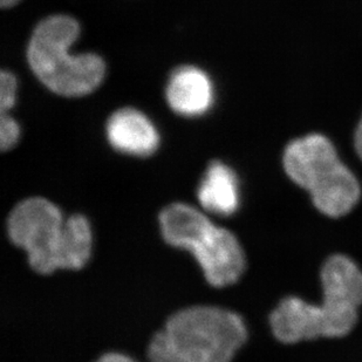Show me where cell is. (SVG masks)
Listing matches in <instances>:
<instances>
[{"label":"cell","mask_w":362,"mask_h":362,"mask_svg":"<svg viewBox=\"0 0 362 362\" xmlns=\"http://www.w3.org/2000/svg\"><path fill=\"white\" fill-rule=\"evenodd\" d=\"M320 278V304L288 297L272 312L271 327L279 341L339 338L352 331L362 305V271L349 257L335 255L325 262Z\"/></svg>","instance_id":"cell-1"},{"label":"cell","mask_w":362,"mask_h":362,"mask_svg":"<svg viewBox=\"0 0 362 362\" xmlns=\"http://www.w3.org/2000/svg\"><path fill=\"white\" fill-rule=\"evenodd\" d=\"M7 229L12 242L28 252L30 265L38 274L79 270L92 253V229L85 216L64 219L57 205L41 197L16 205Z\"/></svg>","instance_id":"cell-2"},{"label":"cell","mask_w":362,"mask_h":362,"mask_svg":"<svg viewBox=\"0 0 362 362\" xmlns=\"http://www.w3.org/2000/svg\"><path fill=\"white\" fill-rule=\"evenodd\" d=\"M245 324L224 308L196 306L173 315L149 346L151 362H231L245 342Z\"/></svg>","instance_id":"cell-3"},{"label":"cell","mask_w":362,"mask_h":362,"mask_svg":"<svg viewBox=\"0 0 362 362\" xmlns=\"http://www.w3.org/2000/svg\"><path fill=\"white\" fill-rule=\"evenodd\" d=\"M283 162L287 176L311 195L324 215L338 218L359 202V181L327 137L311 134L292 141L284 151Z\"/></svg>","instance_id":"cell-4"},{"label":"cell","mask_w":362,"mask_h":362,"mask_svg":"<svg viewBox=\"0 0 362 362\" xmlns=\"http://www.w3.org/2000/svg\"><path fill=\"white\" fill-rule=\"evenodd\" d=\"M79 35V24L73 18L54 16L41 21L30 41L28 62L33 72L60 95H86L105 76V64L98 55L71 54L69 47Z\"/></svg>","instance_id":"cell-5"},{"label":"cell","mask_w":362,"mask_h":362,"mask_svg":"<svg viewBox=\"0 0 362 362\" xmlns=\"http://www.w3.org/2000/svg\"><path fill=\"white\" fill-rule=\"evenodd\" d=\"M160 224L165 242L190 251L212 286H228L240 279L245 269L242 246L233 233L197 209L183 203L168 205L160 214Z\"/></svg>","instance_id":"cell-6"},{"label":"cell","mask_w":362,"mask_h":362,"mask_svg":"<svg viewBox=\"0 0 362 362\" xmlns=\"http://www.w3.org/2000/svg\"><path fill=\"white\" fill-rule=\"evenodd\" d=\"M107 136L115 149L135 156H149L160 142L153 123L132 108L113 114L107 124Z\"/></svg>","instance_id":"cell-7"},{"label":"cell","mask_w":362,"mask_h":362,"mask_svg":"<svg viewBox=\"0 0 362 362\" xmlns=\"http://www.w3.org/2000/svg\"><path fill=\"white\" fill-rule=\"evenodd\" d=\"M168 103L178 114L196 117L205 113L214 103V87L209 76L195 67H182L171 76Z\"/></svg>","instance_id":"cell-8"},{"label":"cell","mask_w":362,"mask_h":362,"mask_svg":"<svg viewBox=\"0 0 362 362\" xmlns=\"http://www.w3.org/2000/svg\"><path fill=\"white\" fill-rule=\"evenodd\" d=\"M197 197L205 211L233 215L240 206V183L236 174L226 164L212 162L199 185Z\"/></svg>","instance_id":"cell-9"},{"label":"cell","mask_w":362,"mask_h":362,"mask_svg":"<svg viewBox=\"0 0 362 362\" xmlns=\"http://www.w3.org/2000/svg\"><path fill=\"white\" fill-rule=\"evenodd\" d=\"M21 136V128L18 123L6 113L0 117V147L1 151H8L17 144Z\"/></svg>","instance_id":"cell-10"},{"label":"cell","mask_w":362,"mask_h":362,"mask_svg":"<svg viewBox=\"0 0 362 362\" xmlns=\"http://www.w3.org/2000/svg\"><path fill=\"white\" fill-rule=\"evenodd\" d=\"M17 92V80L10 72H1L0 76V110L6 113L16 103Z\"/></svg>","instance_id":"cell-11"},{"label":"cell","mask_w":362,"mask_h":362,"mask_svg":"<svg viewBox=\"0 0 362 362\" xmlns=\"http://www.w3.org/2000/svg\"><path fill=\"white\" fill-rule=\"evenodd\" d=\"M96 362H135L130 359L129 356L119 354V353H108L106 356H101Z\"/></svg>","instance_id":"cell-12"},{"label":"cell","mask_w":362,"mask_h":362,"mask_svg":"<svg viewBox=\"0 0 362 362\" xmlns=\"http://www.w3.org/2000/svg\"><path fill=\"white\" fill-rule=\"evenodd\" d=\"M356 153H358V155H359L360 158L362 160V117L359 124H358V128H356Z\"/></svg>","instance_id":"cell-13"},{"label":"cell","mask_w":362,"mask_h":362,"mask_svg":"<svg viewBox=\"0 0 362 362\" xmlns=\"http://www.w3.org/2000/svg\"><path fill=\"white\" fill-rule=\"evenodd\" d=\"M19 0H0V4L4 8L6 7L13 6L14 4H17Z\"/></svg>","instance_id":"cell-14"}]
</instances>
